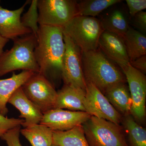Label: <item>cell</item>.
<instances>
[{
    "label": "cell",
    "instance_id": "12",
    "mask_svg": "<svg viewBox=\"0 0 146 146\" xmlns=\"http://www.w3.org/2000/svg\"><path fill=\"white\" fill-rule=\"evenodd\" d=\"M31 2L27 1L21 7L14 10L3 8L0 1V35L13 40L21 36L32 33L31 30L23 25L21 16L27 5Z\"/></svg>",
    "mask_w": 146,
    "mask_h": 146
},
{
    "label": "cell",
    "instance_id": "16",
    "mask_svg": "<svg viewBox=\"0 0 146 146\" xmlns=\"http://www.w3.org/2000/svg\"><path fill=\"white\" fill-rule=\"evenodd\" d=\"M57 93L54 109L86 112L84 104L86 91L75 86L64 84Z\"/></svg>",
    "mask_w": 146,
    "mask_h": 146
},
{
    "label": "cell",
    "instance_id": "3",
    "mask_svg": "<svg viewBox=\"0 0 146 146\" xmlns=\"http://www.w3.org/2000/svg\"><path fill=\"white\" fill-rule=\"evenodd\" d=\"M37 41L33 33L13 40L12 48L0 55V77L18 70L39 73L34 54Z\"/></svg>",
    "mask_w": 146,
    "mask_h": 146
},
{
    "label": "cell",
    "instance_id": "18",
    "mask_svg": "<svg viewBox=\"0 0 146 146\" xmlns=\"http://www.w3.org/2000/svg\"><path fill=\"white\" fill-rule=\"evenodd\" d=\"M127 82L115 84L107 89L104 95L112 106L122 117L131 115V97Z\"/></svg>",
    "mask_w": 146,
    "mask_h": 146
},
{
    "label": "cell",
    "instance_id": "7",
    "mask_svg": "<svg viewBox=\"0 0 146 146\" xmlns=\"http://www.w3.org/2000/svg\"><path fill=\"white\" fill-rule=\"evenodd\" d=\"M24 94L43 114L54 109L57 91L45 76L35 73L22 86Z\"/></svg>",
    "mask_w": 146,
    "mask_h": 146
},
{
    "label": "cell",
    "instance_id": "2",
    "mask_svg": "<svg viewBox=\"0 0 146 146\" xmlns=\"http://www.w3.org/2000/svg\"><path fill=\"white\" fill-rule=\"evenodd\" d=\"M82 62L86 83H92L103 94L115 84L127 82L119 66L106 57L99 48L82 52Z\"/></svg>",
    "mask_w": 146,
    "mask_h": 146
},
{
    "label": "cell",
    "instance_id": "9",
    "mask_svg": "<svg viewBox=\"0 0 146 146\" xmlns=\"http://www.w3.org/2000/svg\"><path fill=\"white\" fill-rule=\"evenodd\" d=\"M65 52L62 62L61 79L64 84L86 91V83L82 62V51L72 39L63 33Z\"/></svg>",
    "mask_w": 146,
    "mask_h": 146
},
{
    "label": "cell",
    "instance_id": "22",
    "mask_svg": "<svg viewBox=\"0 0 146 146\" xmlns=\"http://www.w3.org/2000/svg\"><path fill=\"white\" fill-rule=\"evenodd\" d=\"M122 126L129 146H146V129L137 123L131 115L123 117Z\"/></svg>",
    "mask_w": 146,
    "mask_h": 146
},
{
    "label": "cell",
    "instance_id": "20",
    "mask_svg": "<svg viewBox=\"0 0 146 146\" xmlns=\"http://www.w3.org/2000/svg\"><path fill=\"white\" fill-rule=\"evenodd\" d=\"M52 144L58 146H89L82 125L67 131H53Z\"/></svg>",
    "mask_w": 146,
    "mask_h": 146
},
{
    "label": "cell",
    "instance_id": "30",
    "mask_svg": "<svg viewBox=\"0 0 146 146\" xmlns=\"http://www.w3.org/2000/svg\"><path fill=\"white\" fill-rule=\"evenodd\" d=\"M9 41V39H6L0 35V55L3 52L4 48Z\"/></svg>",
    "mask_w": 146,
    "mask_h": 146
},
{
    "label": "cell",
    "instance_id": "6",
    "mask_svg": "<svg viewBox=\"0 0 146 146\" xmlns=\"http://www.w3.org/2000/svg\"><path fill=\"white\" fill-rule=\"evenodd\" d=\"M77 1L38 0L39 26L63 27L78 16Z\"/></svg>",
    "mask_w": 146,
    "mask_h": 146
},
{
    "label": "cell",
    "instance_id": "5",
    "mask_svg": "<svg viewBox=\"0 0 146 146\" xmlns=\"http://www.w3.org/2000/svg\"><path fill=\"white\" fill-rule=\"evenodd\" d=\"M82 125L89 146H129L121 125L91 116Z\"/></svg>",
    "mask_w": 146,
    "mask_h": 146
},
{
    "label": "cell",
    "instance_id": "1",
    "mask_svg": "<svg viewBox=\"0 0 146 146\" xmlns=\"http://www.w3.org/2000/svg\"><path fill=\"white\" fill-rule=\"evenodd\" d=\"M35 56L39 72L50 81L61 78L62 62L65 52L63 27L39 26Z\"/></svg>",
    "mask_w": 146,
    "mask_h": 146
},
{
    "label": "cell",
    "instance_id": "4",
    "mask_svg": "<svg viewBox=\"0 0 146 146\" xmlns=\"http://www.w3.org/2000/svg\"><path fill=\"white\" fill-rule=\"evenodd\" d=\"M63 33L80 48L82 52L98 48L100 36L104 31L96 17L77 16L63 27Z\"/></svg>",
    "mask_w": 146,
    "mask_h": 146
},
{
    "label": "cell",
    "instance_id": "19",
    "mask_svg": "<svg viewBox=\"0 0 146 146\" xmlns=\"http://www.w3.org/2000/svg\"><path fill=\"white\" fill-rule=\"evenodd\" d=\"M129 62L146 55V36L130 27L123 37Z\"/></svg>",
    "mask_w": 146,
    "mask_h": 146
},
{
    "label": "cell",
    "instance_id": "27",
    "mask_svg": "<svg viewBox=\"0 0 146 146\" xmlns=\"http://www.w3.org/2000/svg\"><path fill=\"white\" fill-rule=\"evenodd\" d=\"M125 2L130 18L146 9V0H126Z\"/></svg>",
    "mask_w": 146,
    "mask_h": 146
},
{
    "label": "cell",
    "instance_id": "24",
    "mask_svg": "<svg viewBox=\"0 0 146 146\" xmlns=\"http://www.w3.org/2000/svg\"><path fill=\"white\" fill-rule=\"evenodd\" d=\"M38 0H33L28 10L21 17V21L24 27L31 30L32 33L37 37L39 29L38 25Z\"/></svg>",
    "mask_w": 146,
    "mask_h": 146
},
{
    "label": "cell",
    "instance_id": "13",
    "mask_svg": "<svg viewBox=\"0 0 146 146\" xmlns=\"http://www.w3.org/2000/svg\"><path fill=\"white\" fill-rule=\"evenodd\" d=\"M122 2L110 7L98 18L104 30L123 37L130 27V18L125 6L121 4Z\"/></svg>",
    "mask_w": 146,
    "mask_h": 146
},
{
    "label": "cell",
    "instance_id": "28",
    "mask_svg": "<svg viewBox=\"0 0 146 146\" xmlns=\"http://www.w3.org/2000/svg\"><path fill=\"white\" fill-rule=\"evenodd\" d=\"M131 18L133 26L145 34L146 32V12L141 11Z\"/></svg>",
    "mask_w": 146,
    "mask_h": 146
},
{
    "label": "cell",
    "instance_id": "10",
    "mask_svg": "<svg viewBox=\"0 0 146 146\" xmlns=\"http://www.w3.org/2000/svg\"><path fill=\"white\" fill-rule=\"evenodd\" d=\"M86 112L91 116L120 125L123 117L110 104L104 95L91 83H86L84 103Z\"/></svg>",
    "mask_w": 146,
    "mask_h": 146
},
{
    "label": "cell",
    "instance_id": "31",
    "mask_svg": "<svg viewBox=\"0 0 146 146\" xmlns=\"http://www.w3.org/2000/svg\"><path fill=\"white\" fill-rule=\"evenodd\" d=\"M51 146H58L57 145H52Z\"/></svg>",
    "mask_w": 146,
    "mask_h": 146
},
{
    "label": "cell",
    "instance_id": "8",
    "mask_svg": "<svg viewBox=\"0 0 146 146\" xmlns=\"http://www.w3.org/2000/svg\"><path fill=\"white\" fill-rule=\"evenodd\" d=\"M120 68L124 74L131 97V115L140 125L145 122L146 77L145 75L130 65Z\"/></svg>",
    "mask_w": 146,
    "mask_h": 146
},
{
    "label": "cell",
    "instance_id": "17",
    "mask_svg": "<svg viewBox=\"0 0 146 146\" xmlns=\"http://www.w3.org/2000/svg\"><path fill=\"white\" fill-rule=\"evenodd\" d=\"M35 72L24 70L16 74L13 73L11 77L0 80V114L5 116L8 113L7 104L12 94L23 86Z\"/></svg>",
    "mask_w": 146,
    "mask_h": 146
},
{
    "label": "cell",
    "instance_id": "23",
    "mask_svg": "<svg viewBox=\"0 0 146 146\" xmlns=\"http://www.w3.org/2000/svg\"><path fill=\"white\" fill-rule=\"evenodd\" d=\"M121 0H82L77 2L78 16L96 17Z\"/></svg>",
    "mask_w": 146,
    "mask_h": 146
},
{
    "label": "cell",
    "instance_id": "26",
    "mask_svg": "<svg viewBox=\"0 0 146 146\" xmlns=\"http://www.w3.org/2000/svg\"><path fill=\"white\" fill-rule=\"evenodd\" d=\"M21 126L17 127L7 131L1 139L5 141L7 146H23L20 140Z\"/></svg>",
    "mask_w": 146,
    "mask_h": 146
},
{
    "label": "cell",
    "instance_id": "25",
    "mask_svg": "<svg viewBox=\"0 0 146 146\" xmlns=\"http://www.w3.org/2000/svg\"><path fill=\"white\" fill-rule=\"evenodd\" d=\"M25 121L23 119L8 118L0 114V139L7 131L22 125Z\"/></svg>",
    "mask_w": 146,
    "mask_h": 146
},
{
    "label": "cell",
    "instance_id": "29",
    "mask_svg": "<svg viewBox=\"0 0 146 146\" xmlns=\"http://www.w3.org/2000/svg\"><path fill=\"white\" fill-rule=\"evenodd\" d=\"M129 64L133 68L143 73H146V55L138 58L136 60L129 62Z\"/></svg>",
    "mask_w": 146,
    "mask_h": 146
},
{
    "label": "cell",
    "instance_id": "11",
    "mask_svg": "<svg viewBox=\"0 0 146 146\" xmlns=\"http://www.w3.org/2000/svg\"><path fill=\"white\" fill-rule=\"evenodd\" d=\"M91 116L86 112L53 109L43 114L39 124L52 131H67L82 125Z\"/></svg>",
    "mask_w": 146,
    "mask_h": 146
},
{
    "label": "cell",
    "instance_id": "15",
    "mask_svg": "<svg viewBox=\"0 0 146 146\" xmlns=\"http://www.w3.org/2000/svg\"><path fill=\"white\" fill-rule=\"evenodd\" d=\"M8 103L20 111V118H24L25 121L22 125L26 128L33 125L39 124L43 114L36 106L27 98L22 86L12 94Z\"/></svg>",
    "mask_w": 146,
    "mask_h": 146
},
{
    "label": "cell",
    "instance_id": "21",
    "mask_svg": "<svg viewBox=\"0 0 146 146\" xmlns=\"http://www.w3.org/2000/svg\"><path fill=\"white\" fill-rule=\"evenodd\" d=\"M52 132L51 129L40 124L33 125L21 129V134L32 146H51Z\"/></svg>",
    "mask_w": 146,
    "mask_h": 146
},
{
    "label": "cell",
    "instance_id": "14",
    "mask_svg": "<svg viewBox=\"0 0 146 146\" xmlns=\"http://www.w3.org/2000/svg\"><path fill=\"white\" fill-rule=\"evenodd\" d=\"M98 48L120 67L129 63L123 39L117 35L104 31L100 36Z\"/></svg>",
    "mask_w": 146,
    "mask_h": 146
}]
</instances>
